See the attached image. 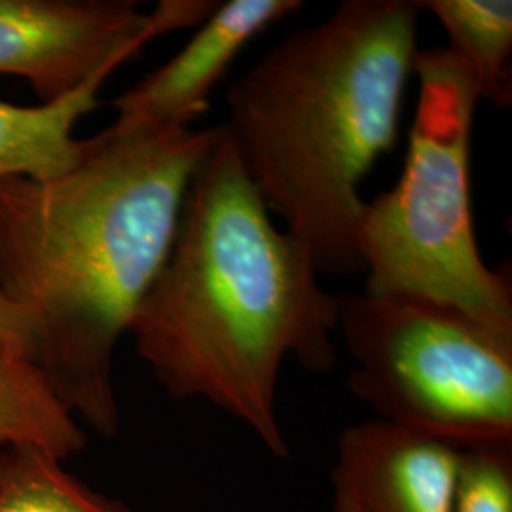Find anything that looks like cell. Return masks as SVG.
<instances>
[{"label": "cell", "instance_id": "obj_1", "mask_svg": "<svg viewBox=\"0 0 512 512\" xmlns=\"http://www.w3.org/2000/svg\"><path fill=\"white\" fill-rule=\"evenodd\" d=\"M213 133L107 128L57 177H0V291L37 321L55 395L101 437L120 425L114 351L164 268Z\"/></svg>", "mask_w": 512, "mask_h": 512}, {"label": "cell", "instance_id": "obj_2", "mask_svg": "<svg viewBox=\"0 0 512 512\" xmlns=\"http://www.w3.org/2000/svg\"><path fill=\"white\" fill-rule=\"evenodd\" d=\"M317 275L308 249L275 226L219 124L131 323L135 349L171 397L217 406L289 458L277 418L283 363L294 357L317 374L336 365V294Z\"/></svg>", "mask_w": 512, "mask_h": 512}, {"label": "cell", "instance_id": "obj_3", "mask_svg": "<svg viewBox=\"0 0 512 512\" xmlns=\"http://www.w3.org/2000/svg\"><path fill=\"white\" fill-rule=\"evenodd\" d=\"M420 14L416 0H344L226 93L239 164L319 274L365 272L361 181L397 145Z\"/></svg>", "mask_w": 512, "mask_h": 512}, {"label": "cell", "instance_id": "obj_4", "mask_svg": "<svg viewBox=\"0 0 512 512\" xmlns=\"http://www.w3.org/2000/svg\"><path fill=\"white\" fill-rule=\"evenodd\" d=\"M412 74L420 93L403 175L359 224L365 294L431 300L512 336L509 268L482 260L471 215L475 74L450 48L418 50Z\"/></svg>", "mask_w": 512, "mask_h": 512}, {"label": "cell", "instance_id": "obj_5", "mask_svg": "<svg viewBox=\"0 0 512 512\" xmlns=\"http://www.w3.org/2000/svg\"><path fill=\"white\" fill-rule=\"evenodd\" d=\"M348 389L376 420L458 450L512 448V336L414 296L336 294Z\"/></svg>", "mask_w": 512, "mask_h": 512}, {"label": "cell", "instance_id": "obj_6", "mask_svg": "<svg viewBox=\"0 0 512 512\" xmlns=\"http://www.w3.org/2000/svg\"><path fill=\"white\" fill-rule=\"evenodd\" d=\"M154 38L129 0H0V74L25 78L42 105L110 76Z\"/></svg>", "mask_w": 512, "mask_h": 512}, {"label": "cell", "instance_id": "obj_7", "mask_svg": "<svg viewBox=\"0 0 512 512\" xmlns=\"http://www.w3.org/2000/svg\"><path fill=\"white\" fill-rule=\"evenodd\" d=\"M461 450L382 420L346 427L330 469L334 512H452Z\"/></svg>", "mask_w": 512, "mask_h": 512}, {"label": "cell", "instance_id": "obj_8", "mask_svg": "<svg viewBox=\"0 0 512 512\" xmlns=\"http://www.w3.org/2000/svg\"><path fill=\"white\" fill-rule=\"evenodd\" d=\"M302 0L220 2L179 54L148 74L112 105L116 133L192 126L209 109V95L239 52L272 23L302 10Z\"/></svg>", "mask_w": 512, "mask_h": 512}, {"label": "cell", "instance_id": "obj_9", "mask_svg": "<svg viewBox=\"0 0 512 512\" xmlns=\"http://www.w3.org/2000/svg\"><path fill=\"white\" fill-rule=\"evenodd\" d=\"M107 78L99 76L52 105L0 103V177L44 181L78 164L88 139H74V126L97 107V93Z\"/></svg>", "mask_w": 512, "mask_h": 512}, {"label": "cell", "instance_id": "obj_10", "mask_svg": "<svg viewBox=\"0 0 512 512\" xmlns=\"http://www.w3.org/2000/svg\"><path fill=\"white\" fill-rule=\"evenodd\" d=\"M88 444L82 425L35 363L0 355V448H37L59 461Z\"/></svg>", "mask_w": 512, "mask_h": 512}, {"label": "cell", "instance_id": "obj_11", "mask_svg": "<svg viewBox=\"0 0 512 512\" xmlns=\"http://www.w3.org/2000/svg\"><path fill=\"white\" fill-rule=\"evenodd\" d=\"M418 2V0H416ZM450 38V50L473 71L480 101L497 109L512 103V2L509 0H423Z\"/></svg>", "mask_w": 512, "mask_h": 512}, {"label": "cell", "instance_id": "obj_12", "mask_svg": "<svg viewBox=\"0 0 512 512\" xmlns=\"http://www.w3.org/2000/svg\"><path fill=\"white\" fill-rule=\"evenodd\" d=\"M27 446L0 448V512H133Z\"/></svg>", "mask_w": 512, "mask_h": 512}, {"label": "cell", "instance_id": "obj_13", "mask_svg": "<svg viewBox=\"0 0 512 512\" xmlns=\"http://www.w3.org/2000/svg\"><path fill=\"white\" fill-rule=\"evenodd\" d=\"M452 512H512V448L461 450Z\"/></svg>", "mask_w": 512, "mask_h": 512}, {"label": "cell", "instance_id": "obj_14", "mask_svg": "<svg viewBox=\"0 0 512 512\" xmlns=\"http://www.w3.org/2000/svg\"><path fill=\"white\" fill-rule=\"evenodd\" d=\"M37 321L0 291V355L38 363Z\"/></svg>", "mask_w": 512, "mask_h": 512}, {"label": "cell", "instance_id": "obj_15", "mask_svg": "<svg viewBox=\"0 0 512 512\" xmlns=\"http://www.w3.org/2000/svg\"><path fill=\"white\" fill-rule=\"evenodd\" d=\"M219 0H164L150 14L156 37L186 27H202L219 8Z\"/></svg>", "mask_w": 512, "mask_h": 512}]
</instances>
